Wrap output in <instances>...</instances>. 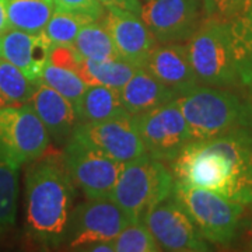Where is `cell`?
Returning <instances> with one entry per match:
<instances>
[{"label": "cell", "mask_w": 252, "mask_h": 252, "mask_svg": "<svg viewBox=\"0 0 252 252\" xmlns=\"http://www.w3.org/2000/svg\"><path fill=\"white\" fill-rule=\"evenodd\" d=\"M121 102L126 112L139 115L168 104L178 95L165 87L144 69H137L125 86L119 90Z\"/></svg>", "instance_id": "18"}, {"label": "cell", "mask_w": 252, "mask_h": 252, "mask_svg": "<svg viewBox=\"0 0 252 252\" xmlns=\"http://www.w3.org/2000/svg\"><path fill=\"white\" fill-rule=\"evenodd\" d=\"M161 251L205 252L209 243L174 195L161 200L142 220Z\"/></svg>", "instance_id": "11"}, {"label": "cell", "mask_w": 252, "mask_h": 252, "mask_svg": "<svg viewBox=\"0 0 252 252\" xmlns=\"http://www.w3.org/2000/svg\"><path fill=\"white\" fill-rule=\"evenodd\" d=\"M56 143H66L80 126L72 102L44 83H38L28 102Z\"/></svg>", "instance_id": "17"}, {"label": "cell", "mask_w": 252, "mask_h": 252, "mask_svg": "<svg viewBox=\"0 0 252 252\" xmlns=\"http://www.w3.org/2000/svg\"><path fill=\"white\" fill-rule=\"evenodd\" d=\"M129 223L122 209L111 199H87L73 209L64 245L84 251L91 244L114 240Z\"/></svg>", "instance_id": "10"}, {"label": "cell", "mask_w": 252, "mask_h": 252, "mask_svg": "<svg viewBox=\"0 0 252 252\" xmlns=\"http://www.w3.org/2000/svg\"><path fill=\"white\" fill-rule=\"evenodd\" d=\"M172 195L188 212L207 243L221 247L234 243L245 205L178 181L174 184Z\"/></svg>", "instance_id": "6"}, {"label": "cell", "mask_w": 252, "mask_h": 252, "mask_svg": "<svg viewBox=\"0 0 252 252\" xmlns=\"http://www.w3.org/2000/svg\"><path fill=\"white\" fill-rule=\"evenodd\" d=\"M104 7H117V9L132 11L140 14V0H98Z\"/></svg>", "instance_id": "33"}, {"label": "cell", "mask_w": 252, "mask_h": 252, "mask_svg": "<svg viewBox=\"0 0 252 252\" xmlns=\"http://www.w3.org/2000/svg\"><path fill=\"white\" fill-rule=\"evenodd\" d=\"M81 56L73 45H52L49 54V63L77 72Z\"/></svg>", "instance_id": "31"}, {"label": "cell", "mask_w": 252, "mask_h": 252, "mask_svg": "<svg viewBox=\"0 0 252 252\" xmlns=\"http://www.w3.org/2000/svg\"><path fill=\"white\" fill-rule=\"evenodd\" d=\"M230 24L240 51L252 66V0H245L240 13L230 20Z\"/></svg>", "instance_id": "28"}, {"label": "cell", "mask_w": 252, "mask_h": 252, "mask_svg": "<svg viewBox=\"0 0 252 252\" xmlns=\"http://www.w3.org/2000/svg\"><path fill=\"white\" fill-rule=\"evenodd\" d=\"M20 167L0 153V237L16 224Z\"/></svg>", "instance_id": "23"}, {"label": "cell", "mask_w": 252, "mask_h": 252, "mask_svg": "<svg viewBox=\"0 0 252 252\" xmlns=\"http://www.w3.org/2000/svg\"><path fill=\"white\" fill-rule=\"evenodd\" d=\"M24 178L26 235L39 248H56L66 241L73 212L74 185L62 154L45 153L28 162Z\"/></svg>", "instance_id": "2"}, {"label": "cell", "mask_w": 252, "mask_h": 252, "mask_svg": "<svg viewBox=\"0 0 252 252\" xmlns=\"http://www.w3.org/2000/svg\"><path fill=\"white\" fill-rule=\"evenodd\" d=\"M62 160L74 188L87 199L111 198L124 167L76 133L64 143Z\"/></svg>", "instance_id": "7"}, {"label": "cell", "mask_w": 252, "mask_h": 252, "mask_svg": "<svg viewBox=\"0 0 252 252\" xmlns=\"http://www.w3.org/2000/svg\"><path fill=\"white\" fill-rule=\"evenodd\" d=\"M74 49L81 58L93 61H114L121 59L114 45V41L107 31L105 26L99 20H90L80 28L76 41L73 42Z\"/></svg>", "instance_id": "22"}, {"label": "cell", "mask_w": 252, "mask_h": 252, "mask_svg": "<svg viewBox=\"0 0 252 252\" xmlns=\"http://www.w3.org/2000/svg\"><path fill=\"white\" fill-rule=\"evenodd\" d=\"M9 30V21H7V13H6V0H0V35H3Z\"/></svg>", "instance_id": "34"}, {"label": "cell", "mask_w": 252, "mask_h": 252, "mask_svg": "<svg viewBox=\"0 0 252 252\" xmlns=\"http://www.w3.org/2000/svg\"><path fill=\"white\" fill-rule=\"evenodd\" d=\"M137 69L139 67L122 59L99 62V61L81 58L76 73L87 86L99 84V86L112 87L115 90H121L135 74Z\"/></svg>", "instance_id": "21"}, {"label": "cell", "mask_w": 252, "mask_h": 252, "mask_svg": "<svg viewBox=\"0 0 252 252\" xmlns=\"http://www.w3.org/2000/svg\"><path fill=\"white\" fill-rule=\"evenodd\" d=\"M193 140L252 127V101L231 89L199 84L177 98Z\"/></svg>", "instance_id": "4"}, {"label": "cell", "mask_w": 252, "mask_h": 252, "mask_svg": "<svg viewBox=\"0 0 252 252\" xmlns=\"http://www.w3.org/2000/svg\"><path fill=\"white\" fill-rule=\"evenodd\" d=\"M133 118L146 154L156 160L170 164L193 140L177 99Z\"/></svg>", "instance_id": "9"}, {"label": "cell", "mask_w": 252, "mask_h": 252, "mask_svg": "<svg viewBox=\"0 0 252 252\" xmlns=\"http://www.w3.org/2000/svg\"><path fill=\"white\" fill-rule=\"evenodd\" d=\"M178 97L199 86L185 42L157 44L142 67Z\"/></svg>", "instance_id": "15"}, {"label": "cell", "mask_w": 252, "mask_h": 252, "mask_svg": "<svg viewBox=\"0 0 252 252\" xmlns=\"http://www.w3.org/2000/svg\"><path fill=\"white\" fill-rule=\"evenodd\" d=\"M245 0H202L203 17L231 20L243 7Z\"/></svg>", "instance_id": "30"}, {"label": "cell", "mask_w": 252, "mask_h": 252, "mask_svg": "<svg viewBox=\"0 0 252 252\" xmlns=\"http://www.w3.org/2000/svg\"><path fill=\"white\" fill-rule=\"evenodd\" d=\"M35 86L18 67L0 58V108L28 104Z\"/></svg>", "instance_id": "24"}, {"label": "cell", "mask_w": 252, "mask_h": 252, "mask_svg": "<svg viewBox=\"0 0 252 252\" xmlns=\"http://www.w3.org/2000/svg\"><path fill=\"white\" fill-rule=\"evenodd\" d=\"M114 252H158L161 251L153 234L143 221L129 223L111 240Z\"/></svg>", "instance_id": "27"}, {"label": "cell", "mask_w": 252, "mask_h": 252, "mask_svg": "<svg viewBox=\"0 0 252 252\" xmlns=\"http://www.w3.org/2000/svg\"><path fill=\"white\" fill-rule=\"evenodd\" d=\"M185 46L200 84L220 89L252 86V66L238 48L230 20L203 17Z\"/></svg>", "instance_id": "3"}, {"label": "cell", "mask_w": 252, "mask_h": 252, "mask_svg": "<svg viewBox=\"0 0 252 252\" xmlns=\"http://www.w3.org/2000/svg\"><path fill=\"white\" fill-rule=\"evenodd\" d=\"M139 17L158 44L187 42L203 18L202 0H142Z\"/></svg>", "instance_id": "12"}, {"label": "cell", "mask_w": 252, "mask_h": 252, "mask_svg": "<svg viewBox=\"0 0 252 252\" xmlns=\"http://www.w3.org/2000/svg\"><path fill=\"white\" fill-rule=\"evenodd\" d=\"M51 136L30 104L0 108V153L18 165L48 152Z\"/></svg>", "instance_id": "8"}, {"label": "cell", "mask_w": 252, "mask_h": 252, "mask_svg": "<svg viewBox=\"0 0 252 252\" xmlns=\"http://www.w3.org/2000/svg\"><path fill=\"white\" fill-rule=\"evenodd\" d=\"M74 133L121 164L146 154L135 118L129 112L97 124L80 125Z\"/></svg>", "instance_id": "13"}, {"label": "cell", "mask_w": 252, "mask_h": 252, "mask_svg": "<svg viewBox=\"0 0 252 252\" xmlns=\"http://www.w3.org/2000/svg\"><path fill=\"white\" fill-rule=\"evenodd\" d=\"M52 45L41 32L9 30L0 35V58L18 67L28 80L38 84L49 62Z\"/></svg>", "instance_id": "16"}, {"label": "cell", "mask_w": 252, "mask_h": 252, "mask_svg": "<svg viewBox=\"0 0 252 252\" xmlns=\"http://www.w3.org/2000/svg\"><path fill=\"white\" fill-rule=\"evenodd\" d=\"M170 165L175 181L248 205L252 202V127L192 140Z\"/></svg>", "instance_id": "1"}, {"label": "cell", "mask_w": 252, "mask_h": 252, "mask_svg": "<svg viewBox=\"0 0 252 252\" xmlns=\"http://www.w3.org/2000/svg\"><path fill=\"white\" fill-rule=\"evenodd\" d=\"M39 83H44L51 89L62 94L64 98H67L73 105L77 104L83 93L87 89V84L83 81L80 76L73 70L59 67L48 62L45 66Z\"/></svg>", "instance_id": "26"}, {"label": "cell", "mask_w": 252, "mask_h": 252, "mask_svg": "<svg viewBox=\"0 0 252 252\" xmlns=\"http://www.w3.org/2000/svg\"><path fill=\"white\" fill-rule=\"evenodd\" d=\"M56 9L81 14L91 20H102L105 14V7L98 0H54Z\"/></svg>", "instance_id": "29"}, {"label": "cell", "mask_w": 252, "mask_h": 252, "mask_svg": "<svg viewBox=\"0 0 252 252\" xmlns=\"http://www.w3.org/2000/svg\"><path fill=\"white\" fill-rule=\"evenodd\" d=\"M55 9L54 0H6L9 28L39 34Z\"/></svg>", "instance_id": "20"}, {"label": "cell", "mask_w": 252, "mask_h": 252, "mask_svg": "<svg viewBox=\"0 0 252 252\" xmlns=\"http://www.w3.org/2000/svg\"><path fill=\"white\" fill-rule=\"evenodd\" d=\"M174 184L171 170L144 154L124 164L109 199L122 209L130 223H137L171 195Z\"/></svg>", "instance_id": "5"}, {"label": "cell", "mask_w": 252, "mask_h": 252, "mask_svg": "<svg viewBox=\"0 0 252 252\" xmlns=\"http://www.w3.org/2000/svg\"><path fill=\"white\" fill-rule=\"evenodd\" d=\"M101 21L112 38L119 58L142 69L154 46L158 44L143 20L132 11L105 7Z\"/></svg>", "instance_id": "14"}, {"label": "cell", "mask_w": 252, "mask_h": 252, "mask_svg": "<svg viewBox=\"0 0 252 252\" xmlns=\"http://www.w3.org/2000/svg\"><path fill=\"white\" fill-rule=\"evenodd\" d=\"M90 20L81 14L55 9L52 17L49 18L41 34L51 45H73L80 28Z\"/></svg>", "instance_id": "25"}, {"label": "cell", "mask_w": 252, "mask_h": 252, "mask_svg": "<svg viewBox=\"0 0 252 252\" xmlns=\"http://www.w3.org/2000/svg\"><path fill=\"white\" fill-rule=\"evenodd\" d=\"M74 108L80 125L102 122L126 112L121 102L119 90L99 84L87 86Z\"/></svg>", "instance_id": "19"}, {"label": "cell", "mask_w": 252, "mask_h": 252, "mask_svg": "<svg viewBox=\"0 0 252 252\" xmlns=\"http://www.w3.org/2000/svg\"><path fill=\"white\" fill-rule=\"evenodd\" d=\"M235 240L240 241V248L245 251H252V202L245 205L243 219Z\"/></svg>", "instance_id": "32"}]
</instances>
